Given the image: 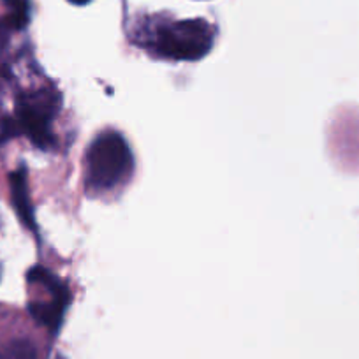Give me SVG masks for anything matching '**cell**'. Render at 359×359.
Instances as JSON below:
<instances>
[{
  "mask_svg": "<svg viewBox=\"0 0 359 359\" xmlns=\"http://www.w3.org/2000/svg\"><path fill=\"white\" fill-rule=\"evenodd\" d=\"M213 39L215 29L205 20H151L137 34L140 44L151 55L175 62L199 60L212 50Z\"/></svg>",
  "mask_w": 359,
  "mask_h": 359,
  "instance_id": "obj_1",
  "label": "cell"
},
{
  "mask_svg": "<svg viewBox=\"0 0 359 359\" xmlns=\"http://www.w3.org/2000/svg\"><path fill=\"white\" fill-rule=\"evenodd\" d=\"M85 189L101 196L126 185L134 172V157L129 144L116 130H102L86 150Z\"/></svg>",
  "mask_w": 359,
  "mask_h": 359,
  "instance_id": "obj_2",
  "label": "cell"
},
{
  "mask_svg": "<svg viewBox=\"0 0 359 359\" xmlns=\"http://www.w3.org/2000/svg\"><path fill=\"white\" fill-rule=\"evenodd\" d=\"M53 95L46 92H37L32 95H23L16 108V118L18 126L30 141L41 148L51 144L53 134H51V122L55 115Z\"/></svg>",
  "mask_w": 359,
  "mask_h": 359,
  "instance_id": "obj_3",
  "label": "cell"
},
{
  "mask_svg": "<svg viewBox=\"0 0 359 359\" xmlns=\"http://www.w3.org/2000/svg\"><path fill=\"white\" fill-rule=\"evenodd\" d=\"M30 284L43 285L44 291L48 292L46 302L30 303V312L39 323L46 324L48 327H55L60 323L64 316L65 305H67V287L57 280V277L46 271L44 268H34L29 273Z\"/></svg>",
  "mask_w": 359,
  "mask_h": 359,
  "instance_id": "obj_4",
  "label": "cell"
},
{
  "mask_svg": "<svg viewBox=\"0 0 359 359\" xmlns=\"http://www.w3.org/2000/svg\"><path fill=\"white\" fill-rule=\"evenodd\" d=\"M11 191H13V201H15L16 212L22 217L23 222L32 226V208H30L29 194H27V182L25 172L16 171L11 175Z\"/></svg>",
  "mask_w": 359,
  "mask_h": 359,
  "instance_id": "obj_5",
  "label": "cell"
},
{
  "mask_svg": "<svg viewBox=\"0 0 359 359\" xmlns=\"http://www.w3.org/2000/svg\"><path fill=\"white\" fill-rule=\"evenodd\" d=\"M0 359H37V354L27 340H15L0 348Z\"/></svg>",
  "mask_w": 359,
  "mask_h": 359,
  "instance_id": "obj_6",
  "label": "cell"
},
{
  "mask_svg": "<svg viewBox=\"0 0 359 359\" xmlns=\"http://www.w3.org/2000/svg\"><path fill=\"white\" fill-rule=\"evenodd\" d=\"M69 2H72V4L76 6H83V4H88L90 0H69Z\"/></svg>",
  "mask_w": 359,
  "mask_h": 359,
  "instance_id": "obj_7",
  "label": "cell"
}]
</instances>
